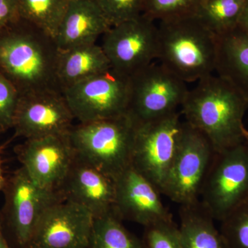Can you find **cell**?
Returning a JSON list of instances; mask_svg holds the SVG:
<instances>
[{
	"label": "cell",
	"mask_w": 248,
	"mask_h": 248,
	"mask_svg": "<svg viewBox=\"0 0 248 248\" xmlns=\"http://www.w3.org/2000/svg\"><path fill=\"white\" fill-rule=\"evenodd\" d=\"M59 52L53 37L22 18L0 31V72L20 96L62 92L57 79Z\"/></svg>",
	"instance_id": "1"
},
{
	"label": "cell",
	"mask_w": 248,
	"mask_h": 248,
	"mask_svg": "<svg viewBox=\"0 0 248 248\" xmlns=\"http://www.w3.org/2000/svg\"><path fill=\"white\" fill-rule=\"evenodd\" d=\"M248 101L226 79L212 76L189 90L181 107L186 122L203 134L215 153L248 141L244 117Z\"/></svg>",
	"instance_id": "2"
},
{
	"label": "cell",
	"mask_w": 248,
	"mask_h": 248,
	"mask_svg": "<svg viewBox=\"0 0 248 248\" xmlns=\"http://www.w3.org/2000/svg\"><path fill=\"white\" fill-rule=\"evenodd\" d=\"M159 63L187 82L212 76L216 68L217 35L196 16L159 22Z\"/></svg>",
	"instance_id": "3"
},
{
	"label": "cell",
	"mask_w": 248,
	"mask_h": 248,
	"mask_svg": "<svg viewBox=\"0 0 248 248\" xmlns=\"http://www.w3.org/2000/svg\"><path fill=\"white\" fill-rule=\"evenodd\" d=\"M135 125L125 115L74 124L68 139L75 156L112 179L131 165Z\"/></svg>",
	"instance_id": "4"
},
{
	"label": "cell",
	"mask_w": 248,
	"mask_h": 248,
	"mask_svg": "<svg viewBox=\"0 0 248 248\" xmlns=\"http://www.w3.org/2000/svg\"><path fill=\"white\" fill-rule=\"evenodd\" d=\"M0 223L11 248H30L42 215L53 204L63 201L60 192L37 185L21 166L6 178Z\"/></svg>",
	"instance_id": "5"
},
{
	"label": "cell",
	"mask_w": 248,
	"mask_h": 248,
	"mask_svg": "<svg viewBox=\"0 0 248 248\" xmlns=\"http://www.w3.org/2000/svg\"><path fill=\"white\" fill-rule=\"evenodd\" d=\"M181 112L135 125L131 166L161 193L179 150L185 122Z\"/></svg>",
	"instance_id": "6"
},
{
	"label": "cell",
	"mask_w": 248,
	"mask_h": 248,
	"mask_svg": "<svg viewBox=\"0 0 248 248\" xmlns=\"http://www.w3.org/2000/svg\"><path fill=\"white\" fill-rule=\"evenodd\" d=\"M130 78L110 68L62 91L80 123L127 115Z\"/></svg>",
	"instance_id": "7"
},
{
	"label": "cell",
	"mask_w": 248,
	"mask_h": 248,
	"mask_svg": "<svg viewBox=\"0 0 248 248\" xmlns=\"http://www.w3.org/2000/svg\"><path fill=\"white\" fill-rule=\"evenodd\" d=\"M127 115L135 125L177 112L189 89L185 81L154 62L130 76Z\"/></svg>",
	"instance_id": "8"
},
{
	"label": "cell",
	"mask_w": 248,
	"mask_h": 248,
	"mask_svg": "<svg viewBox=\"0 0 248 248\" xmlns=\"http://www.w3.org/2000/svg\"><path fill=\"white\" fill-rule=\"evenodd\" d=\"M248 197V141L215 153L205 177L200 202L221 221Z\"/></svg>",
	"instance_id": "9"
},
{
	"label": "cell",
	"mask_w": 248,
	"mask_h": 248,
	"mask_svg": "<svg viewBox=\"0 0 248 248\" xmlns=\"http://www.w3.org/2000/svg\"><path fill=\"white\" fill-rule=\"evenodd\" d=\"M184 122L179 150L161 192L179 205L200 202L202 187L215 155L206 137Z\"/></svg>",
	"instance_id": "10"
},
{
	"label": "cell",
	"mask_w": 248,
	"mask_h": 248,
	"mask_svg": "<svg viewBox=\"0 0 248 248\" xmlns=\"http://www.w3.org/2000/svg\"><path fill=\"white\" fill-rule=\"evenodd\" d=\"M102 37L100 46L111 68L125 76H133L157 59L158 27L143 15L111 27Z\"/></svg>",
	"instance_id": "11"
},
{
	"label": "cell",
	"mask_w": 248,
	"mask_h": 248,
	"mask_svg": "<svg viewBox=\"0 0 248 248\" xmlns=\"http://www.w3.org/2000/svg\"><path fill=\"white\" fill-rule=\"evenodd\" d=\"M75 120L60 91L24 94L19 96L15 112L14 137L29 140L67 135L74 125Z\"/></svg>",
	"instance_id": "12"
},
{
	"label": "cell",
	"mask_w": 248,
	"mask_h": 248,
	"mask_svg": "<svg viewBox=\"0 0 248 248\" xmlns=\"http://www.w3.org/2000/svg\"><path fill=\"white\" fill-rule=\"evenodd\" d=\"M15 152L34 183L57 192L75 159L68 134L26 140Z\"/></svg>",
	"instance_id": "13"
},
{
	"label": "cell",
	"mask_w": 248,
	"mask_h": 248,
	"mask_svg": "<svg viewBox=\"0 0 248 248\" xmlns=\"http://www.w3.org/2000/svg\"><path fill=\"white\" fill-rule=\"evenodd\" d=\"M94 217L86 209L62 201L40 218L30 248H87Z\"/></svg>",
	"instance_id": "14"
},
{
	"label": "cell",
	"mask_w": 248,
	"mask_h": 248,
	"mask_svg": "<svg viewBox=\"0 0 248 248\" xmlns=\"http://www.w3.org/2000/svg\"><path fill=\"white\" fill-rule=\"evenodd\" d=\"M116 215L143 227L170 221L172 216L164 206L158 189L130 165L114 178Z\"/></svg>",
	"instance_id": "15"
},
{
	"label": "cell",
	"mask_w": 248,
	"mask_h": 248,
	"mask_svg": "<svg viewBox=\"0 0 248 248\" xmlns=\"http://www.w3.org/2000/svg\"><path fill=\"white\" fill-rule=\"evenodd\" d=\"M59 192L63 201L86 209L94 218L115 214L114 179L76 156Z\"/></svg>",
	"instance_id": "16"
},
{
	"label": "cell",
	"mask_w": 248,
	"mask_h": 248,
	"mask_svg": "<svg viewBox=\"0 0 248 248\" xmlns=\"http://www.w3.org/2000/svg\"><path fill=\"white\" fill-rule=\"evenodd\" d=\"M110 27L96 0H69L55 40L67 50L96 43Z\"/></svg>",
	"instance_id": "17"
},
{
	"label": "cell",
	"mask_w": 248,
	"mask_h": 248,
	"mask_svg": "<svg viewBox=\"0 0 248 248\" xmlns=\"http://www.w3.org/2000/svg\"><path fill=\"white\" fill-rule=\"evenodd\" d=\"M217 40L215 71L248 101V32L238 25Z\"/></svg>",
	"instance_id": "18"
},
{
	"label": "cell",
	"mask_w": 248,
	"mask_h": 248,
	"mask_svg": "<svg viewBox=\"0 0 248 248\" xmlns=\"http://www.w3.org/2000/svg\"><path fill=\"white\" fill-rule=\"evenodd\" d=\"M110 62L97 43L60 50L57 63V79L62 92L80 81L107 71Z\"/></svg>",
	"instance_id": "19"
},
{
	"label": "cell",
	"mask_w": 248,
	"mask_h": 248,
	"mask_svg": "<svg viewBox=\"0 0 248 248\" xmlns=\"http://www.w3.org/2000/svg\"><path fill=\"white\" fill-rule=\"evenodd\" d=\"M215 221L200 201L180 205L178 230L183 248H228Z\"/></svg>",
	"instance_id": "20"
},
{
	"label": "cell",
	"mask_w": 248,
	"mask_h": 248,
	"mask_svg": "<svg viewBox=\"0 0 248 248\" xmlns=\"http://www.w3.org/2000/svg\"><path fill=\"white\" fill-rule=\"evenodd\" d=\"M87 248H145L115 213L94 218Z\"/></svg>",
	"instance_id": "21"
},
{
	"label": "cell",
	"mask_w": 248,
	"mask_h": 248,
	"mask_svg": "<svg viewBox=\"0 0 248 248\" xmlns=\"http://www.w3.org/2000/svg\"><path fill=\"white\" fill-rule=\"evenodd\" d=\"M247 0H203L196 16L218 35L239 25Z\"/></svg>",
	"instance_id": "22"
},
{
	"label": "cell",
	"mask_w": 248,
	"mask_h": 248,
	"mask_svg": "<svg viewBox=\"0 0 248 248\" xmlns=\"http://www.w3.org/2000/svg\"><path fill=\"white\" fill-rule=\"evenodd\" d=\"M19 17L55 38L69 0H17Z\"/></svg>",
	"instance_id": "23"
},
{
	"label": "cell",
	"mask_w": 248,
	"mask_h": 248,
	"mask_svg": "<svg viewBox=\"0 0 248 248\" xmlns=\"http://www.w3.org/2000/svg\"><path fill=\"white\" fill-rule=\"evenodd\" d=\"M203 0H143V14L153 21L196 16Z\"/></svg>",
	"instance_id": "24"
},
{
	"label": "cell",
	"mask_w": 248,
	"mask_h": 248,
	"mask_svg": "<svg viewBox=\"0 0 248 248\" xmlns=\"http://www.w3.org/2000/svg\"><path fill=\"white\" fill-rule=\"evenodd\" d=\"M220 222L227 248H248V197Z\"/></svg>",
	"instance_id": "25"
},
{
	"label": "cell",
	"mask_w": 248,
	"mask_h": 248,
	"mask_svg": "<svg viewBox=\"0 0 248 248\" xmlns=\"http://www.w3.org/2000/svg\"><path fill=\"white\" fill-rule=\"evenodd\" d=\"M143 228L141 241L145 248H183L178 226L173 219Z\"/></svg>",
	"instance_id": "26"
},
{
	"label": "cell",
	"mask_w": 248,
	"mask_h": 248,
	"mask_svg": "<svg viewBox=\"0 0 248 248\" xmlns=\"http://www.w3.org/2000/svg\"><path fill=\"white\" fill-rule=\"evenodd\" d=\"M110 27L140 17L143 0H96Z\"/></svg>",
	"instance_id": "27"
},
{
	"label": "cell",
	"mask_w": 248,
	"mask_h": 248,
	"mask_svg": "<svg viewBox=\"0 0 248 248\" xmlns=\"http://www.w3.org/2000/svg\"><path fill=\"white\" fill-rule=\"evenodd\" d=\"M19 96L14 84L0 72V134L13 128Z\"/></svg>",
	"instance_id": "28"
},
{
	"label": "cell",
	"mask_w": 248,
	"mask_h": 248,
	"mask_svg": "<svg viewBox=\"0 0 248 248\" xmlns=\"http://www.w3.org/2000/svg\"><path fill=\"white\" fill-rule=\"evenodd\" d=\"M19 17L17 0H0V31Z\"/></svg>",
	"instance_id": "29"
},
{
	"label": "cell",
	"mask_w": 248,
	"mask_h": 248,
	"mask_svg": "<svg viewBox=\"0 0 248 248\" xmlns=\"http://www.w3.org/2000/svg\"><path fill=\"white\" fill-rule=\"evenodd\" d=\"M239 26L241 29L248 32V0L246 1L244 11L240 18Z\"/></svg>",
	"instance_id": "30"
},
{
	"label": "cell",
	"mask_w": 248,
	"mask_h": 248,
	"mask_svg": "<svg viewBox=\"0 0 248 248\" xmlns=\"http://www.w3.org/2000/svg\"><path fill=\"white\" fill-rule=\"evenodd\" d=\"M0 248H11L10 247L7 240L5 237L2 228H1V223H0Z\"/></svg>",
	"instance_id": "31"
},
{
	"label": "cell",
	"mask_w": 248,
	"mask_h": 248,
	"mask_svg": "<svg viewBox=\"0 0 248 248\" xmlns=\"http://www.w3.org/2000/svg\"><path fill=\"white\" fill-rule=\"evenodd\" d=\"M1 160V148H0V190H2L3 187H4V186L5 182H6V178L4 177V174H3Z\"/></svg>",
	"instance_id": "32"
}]
</instances>
